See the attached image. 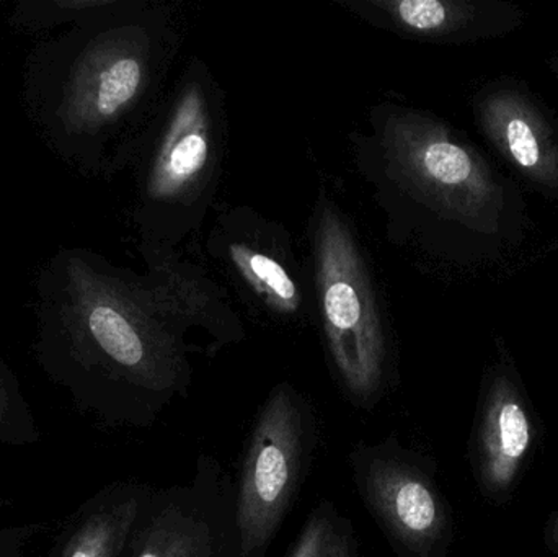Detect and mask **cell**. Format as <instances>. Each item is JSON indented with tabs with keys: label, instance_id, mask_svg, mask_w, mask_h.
Returning a JSON list of instances; mask_svg holds the SVG:
<instances>
[{
	"label": "cell",
	"instance_id": "9c48e42d",
	"mask_svg": "<svg viewBox=\"0 0 558 557\" xmlns=\"http://www.w3.org/2000/svg\"><path fill=\"white\" fill-rule=\"evenodd\" d=\"M357 496L399 557H441L448 512L432 474L393 435L350 457Z\"/></svg>",
	"mask_w": 558,
	"mask_h": 557
},
{
	"label": "cell",
	"instance_id": "9a60e30c",
	"mask_svg": "<svg viewBox=\"0 0 558 557\" xmlns=\"http://www.w3.org/2000/svg\"><path fill=\"white\" fill-rule=\"evenodd\" d=\"M288 557H363L353 523L330 500L308 513Z\"/></svg>",
	"mask_w": 558,
	"mask_h": 557
},
{
	"label": "cell",
	"instance_id": "ac0fdd59",
	"mask_svg": "<svg viewBox=\"0 0 558 557\" xmlns=\"http://www.w3.org/2000/svg\"><path fill=\"white\" fill-rule=\"evenodd\" d=\"M49 523L33 522L0 529V557H35L29 553L33 542L45 535Z\"/></svg>",
	"mask_w": 558,
	"mask_h": 557
},
{
	"label": "cell",
	"instance_id": "5b68a950",
	"mask_svg": "<svg viewBox=\"0 0 558 557\" xmlns=\"http://www.w3.org/2000/svg\"><path fill=\"white\" fill-rule=\"evenodd\" d=\"M312 283L335 378L357 408L373 409L392 373V343L376 278L347 213L320 190L311 219Z\"/></svg>",
	"mask_w": 558,
	"mask_h": 557
},
{
	"label": "cell",
	"instance_id": "3957f363",
	"mask_svg": "<svg viewBox=\"0 0 558 557\" xmlns=\"http://www.w3.org/2000/svg\"><path fill=\"white\" fill-rule=\"evenodd\" d=\"M356 172L371 189L387 238L403 241L420 216L494 232L504 190L485 160L432 114L405 105H374L350 134Z\"/></svg>",
	"mask_w": 558,
	"mask_h": 557
},
{
	"label": "cell",
	"instance_id": "277c9868",
	"mask_svg": "<svg viewBox=\"0 0 558 557\" xmlns=\"http://www.w3.org/2000/svg\"><path fill=\"white\" fill-rule=\"evenodd\" d=\"M225 94L202 59L193 58L137 141L131 219L137 244L175 249L198 234L225 166Z\"/></svg>",
	"mask_w": 558,
	"mask_h": 557
},
{
	"label": "cell",
	"instance_id": "ffe728a7",
	"mask_svg": "<svg viewBox=\"0 0 558 557\" xmlns=\"http://www.w3.org/2000/svg\"><path fill=\"white\" fill-rule=\"evenodd\" d=\"M12 506V500L5 499V497H0V512H2V510L9 509V507Z\"/></svg>",
	"mask_w": 558,
	"mask_h": 557
},
{
	"label": "cell",
	"instance_id": "7a4b0ae2",
	"mask_svg": "<svg viewBox=\"0 0 558 557\" xmlns=\"http://www.w3.org/2000/svg\"><path fill=\"white\" fill-rule=\"evenodd\" d=\"M177 45L172 13L147 0H110L82 22L39 36L23 64L29 123L81 175L124 169L162 104Z\"/></svg>",
	"mask_w": 558,
	"mask_h": 557
},
{
	"label": "cell",
	"instance_id": "5bb4252c",
	"mask_svg": "<svg viewBox=\"0 0 558 557\" xmlns=\"http://www.w3.org/2000/svg\"><path fill=\"white\" fill-rule=\"evenodd\" d=\"M337 5L376 28L415 39H446L469 25L474 9L452 0H337Z\"/></svg>",
	"mask_w": 558,
	"mask_h": 557
},
{
	"label": "cell",
	"instance_id": "6da1fadb",
	"mask_svg": "<svg viewBox=\"0 0 558 557\" xmlns=\"http://www.w3.org/2000/svg\"><path fill=\"white\" fill-rule=\"evenodd\" d=\"M33 356L82 417L149 428L190 395L193 346L137 271L85 247H61L35 281Z\"/></svg>",
	"mask_w": 558,
	"mask_h": 557
},
{
	"label": "cell",
	"instance_id": "ba28073f",
	"mask_svg": "<svg viewBox=\"0 0 558 557\" xmlns=\"http://www.w3.org/2000/svg\"><path fill=\"white\" fill-rule=\"evenodd\" d=\"M206 251L247 303L284 324L317 319L314 283L295 258L291 235L278 221L247 206L218 215Z\"/></svg>",
	"mask_w": 558,
	"mask_h": 557
},
{
	"label": "cell",
	"instance_id": "7c38bea8",
	"mask_svg": "<svg viewBox=\"0 0 558 557\" xmlns=\"http://www.w3.org/2000/svg\"><path fill=\"white\" fill-rule=\"evenodd\" d=\"M533 445V424L520 392L508 376L494 378L477 428L478 476L485 489H511Z\"/></svg>",
	"mask_w": 558,
	"mask_h": 557
},
{
	"label": "cell",
	"instance_id": "e0dca14e",
	"mask_svg": "<svg viewBox=\"0 0 558 557\" xmlns=\"http://www.w3.org/2000/svg\"><path fill=\"white\" fill-rule=\"evenodd\" d=\"M41 428L13 370L0 356V445L28 447L41 441Z\"/></svg>",
	"mask_w": 558,
	"mask_h": 557
},
{
	"label": "cell",
	"instance_id": "30bf717a",
	"mask_svg": "<svg viewBox=\"0 0 558 557\" xmlns=\"http://www.w3.org/2000/svg\"><path fill=\"white\" fill-rule=\"evenodd\" d=\"M137 252L146 267L141 274L144 287L180 332L205 334L211 353L244 342V323L228 291L202 265L160 245L137 244Z\"/></svg>",
	"mask_w": 558,
	"mask_h": 557
},
{
	"label": "cell",
	"instance_id": "2e32d148",
	"mask_svg": "<svg viewBox=\"0 0 558 557\" xmlns=\"http://www.w3.org/2000/svg\"><path fill=\"white\" fill-rule=\"evenodd\" d=\"M108 2L110 0H20L10 13V25L29 35H51L94 15Z\"/></svg>",
	"mask_w": 558,
	"mask_h": 557
},
{
	"label": "cell",
	"instance_id": "52a82bcc",
	"mask_svg": "<svg viewBox=\"0 0 558 557\" xmlns=\"http://www.w3.org/2000/svg\"><path fill=\"white\" fill-rule=\"evenodd\" d=\"M123 557H244L235 483L211 455H199L185 484L150 491Z\"/></svg>",
	"mask_w": 558,
	"mask_h": 557
},
{
	"label": "cell",
	"instance_id": "8fae6325",
	"mask_svg": "<svg viewBox=\"0 0 558 557\" xmlns=\"http://www.w3.org/2000/svg\"><path fill=\"white\" fill-rule=\"evenodd\" d=\"M150 491L134 480L105 484L64 520L45 557H123Z\"/></svg>",
	"mask_w": 558,
	"mask_h": 557
},
{
	"label": "cell",
	"instance_id": "8992f818",
	"mask_svg": "<svg viewBox=\"0 0 558 557\" xmlns=\"http://www.w3.org/2000/svg\"><path fill=\"white\" fill-rule=\"evenodd\" d=\"M317 438L307 399L289 383H279L258 411L235 483L244 557L267 555L294 504Z\"/></svg>",
	"mask_w": 558,
	"mask_h": 557
},
{
	"label": "cell",
	"instance_id": "4fadbf2b",
	"mask_svg": "<svg viewBox=\"0 0 558 557\" xmlns=\"http://www.w3.org/2000/svg\"><path fill=\"white\" fill-rule=\"evenodd\" d=\"M481 110L485 131L507 159L537 183L558 185V146L530 104L513 92H498Z\"/></svg>",
	"mask_w": 558,
	"mask_h": 557
},
{
	"label": "cell",
	"instance_id": "d6986e66",
	"mask_svg": "<svg viewBox=\"0 0 558 557\" xmlns=\"http://www.w3.org/2000/svg\"><path fill=\"white\" fill-rule=\"evenodd\" d=\"M550 543L558 548V516L554 520L553 526H550Z\"/></svg>",
	"mask_w": 558,
	"mask_h": 557
}]
</instances>
